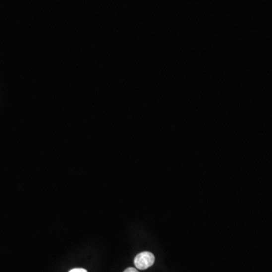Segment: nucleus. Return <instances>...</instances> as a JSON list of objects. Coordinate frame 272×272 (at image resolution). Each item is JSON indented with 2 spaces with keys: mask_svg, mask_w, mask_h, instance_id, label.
<instances>
[{
  "mask_svg": "<svg viewBox=\"0 0 272 272\" xmlns=\"http://www.w3.org/2000/svg\"><path fill=\"white\" fill-rule=\"evenodd\" d=\"M155 261L154 254L150 252H142L137 255L134 259V264L137 269L145 270L153 266Z\"/></svg>",
  "mask_w": 272,
  "mask_h": 272,
  "instance_id": "nucleus-1",
  "label": "nucleus"
},
{
  "mask_svg": "<svg viewBox=\"0 0 272 272\" xmlns=\"http://www.w3.org/2000/svg\"><path fill=\"white\" fill-rule=\"evenodd\" d=\"M69 272H88L87 270L85 269H81V268H78V269H73L70 270Z\"/></svg>",
  "mask_w": 272,
  "mask_h": 272,
  "instance_id": "nucleus-2",
  "label": "nucleus"
},
{
  "mask_svg": "<svg viewBox=\"0 0 272 272\" xmlns=\"http://www.w3.org/2000/svg\"><path fill=\"white\" fill-rule=\"evenodd\" d=\"M124 272H138V271L137 270V269H135V268L130 267V268H127V269H126V270L124 271Z\"/></svg>",
  "mask_w": 272,
  "mask_h": 272,
  "instance_id": "nucleus-3",
  "label": "nucleus"
}]
</instances>
